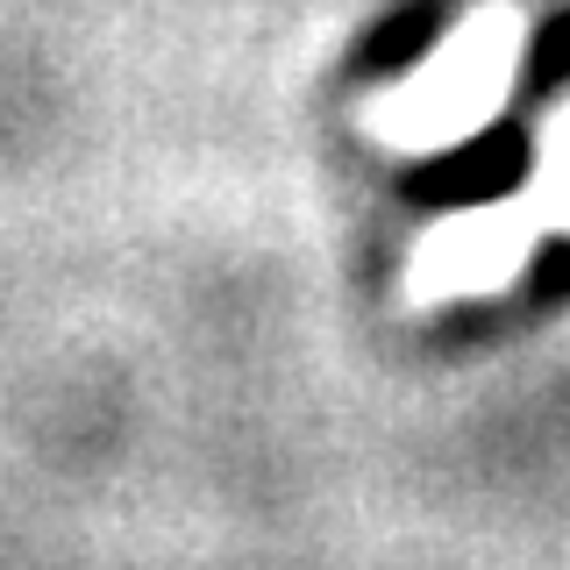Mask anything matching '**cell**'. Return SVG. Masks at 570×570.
I'll return each mask as SVG.
<instances>
[{
  "label": "cell",
  "mask_w": 570,
  "mask_h": 570,
  "mask_svg": "<svg viewBox=\"0 0 570 570\" xmlns=\"http://www.w3.org/2000/svg\"><path fill=\"white\" fill-rule=\"evenodd\" d=\"M521 65H528V8L521 0H478L435 36V50L414 71L364 94L356 129L392 157L463 150V142H478L507 115Z\"/></svg>",
  "instance_id": "1"
},
{
  "label": "cell",
  "mask_w": 570,
  "mask_h": 570,
  "mask_svg": "<svg viewBox=\"0 0 570 570\" xmlns=\"http://www.w3.org/2000/svg\"><path fill=\"white\" fill-rule=\"evenodd\" d=\"M499 214L513 222V236L528 249H542L549 236H570V94H557L542 107V129H534V171L521 193H507Z\"/></svg>",
  "instance_id": "2"
}]
</instances>
